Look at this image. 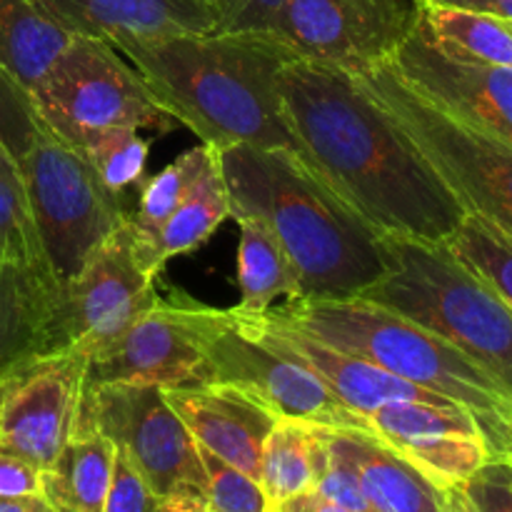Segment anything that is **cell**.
<instances>
[{"label":"cell","instance_id":"obj_17","mask_svg":"<svg viewBox=\"0 0 512 512\" xmlns=\"http://www.w3.org/2000/svg\"><path fill=\"white\" fill-rule=\"evenodd\" d=\"M195 443L260 480L263 450L280 415L250 390L230 383L165 390Z\"/></svg>","mask_w":512,"mask_h":512},{"label":"cell","instance_id":"obj_6","mask_svg":"<svg viewBox=\"0 0 512 512\" xmlns=\"http://www.w3.org/2000/svg\"><path fill=\"white\" fill-rule=\"evenodd\" d=\"M365 90L398 120L428 163L438 170L468 215L512 238V148L470 128L415 93L393 65L353 73Z\"/></svg>","mask_w":512,"mask_h":512},{"label":"cell","instance_id":"obj_5","mask_svg":"<svg viewBox=\"0 0 512 512\" xmlns=\"http://www.w3.org/2000/svg\"><path fill=\"white\" fill-rule=\"evenodd\" d=\"M388 273L360 298L405 315L468 355L512 395V310L448 245L383 238Z\"/></svg>","mask_w":512,"mask_h":512},{"label":"cell","instance_id":"obj_26","mask_svg":"<svg viewBox=\"0 0 512 512\" xmlns=\"http://www.w3.org/2000/svg\"><path fill=\"white\" fill-rule=\"evenodd\" d=\"M423 20L440 48L475 63L512 68V23L475 10L425 5Z\"/></svg>","mask_w":512,"mask_h":512},{"label":"cell","instance_id":"obj_11","mask_svg":"<svg viewBox=\"0 0 512 512\" xmlns=\"http://www.w3.org/2000/svg\"><path fill=\"white\" fill-rule=\"evenodd\" d=\"M423 10V0H283L268 33L295 58L365 73L393 60Z\"/></svg>","mask_w":512,"mask_h":512},{"label":"cell","instance_id":"obj_2","mask_svg":"<svg viewBox=\"0 0 512 512\" xmlns=\"http://www.w3.org/2000/svg\"><path fill=\"white\" fill-rule=\"evenodd\" d=\"M113 48L155 103L200 143L288 150L308 165L280 100V75L295 53L270 33H173L128 38Z\"/></svg>","mask_w":512,"mask_h":512},{"label":"cell","instance_id":"obj_10","mask_svg":"<svg viewBox=\"0 0 512 512\" xmlns=\"http://www.w3.org/2000/svg\"><path fill=\"white\" fill-rule=\"evenodd\" d=\"M233 318V308L155 300L123 333L88 353L85 383H135L185 388L210 383L208 345Z\"/></svg>","mask_w":512,"mask_h":512},{"label":"cell","instance_id":"obj_29","mask_svg":"<svg viewBox=\"0 0 512 512\" xmlns=\"http://www.w3.org/2000/svg\"><path fill=\"white\" fill-rule=\"evenodd\" d=\"M448 250L500 295L512 310V238L478 215H465L450 235Z\"/></svg>","mask_w":512,"mask_h":512},{"label":"cell","instance_id":"obj_28","mask_svg":"<svg viewBox=\"0 0 512 512\" xmlns=\"http://www.w3.org/2000/svg\"><path fill=\"white\" fill-rule=\"evenodd\" d=\"M215 155H218V150L200 143L195 148L185 150L173 163L165 165L158 175H153V178L140 185L138 208L128 213L135 248H145L155 238L160 225L183 203L188 190L203 175V170L213 163Z\"/></svg>","mask_w":512,"mask_h":512},{"label":"cell","instance_id":"obj_9","mask_svg":"<svg viewBox=\"0 0 512 512\" xmlns=\"http://www.w3.org/2000/svg\"><path fill=\"white\" fill-rule=\"evenodd\" d=\"M75 433L108 438L160 500L175 493L203 495L198 443L158 385H88L80 395Z\"/></svg>","mask_w":512,"mask_h":512},{"label":"cell","instance_id":"obj_4","mask_svg":"<svg viewBox=\"0 0 512 512\" xmlns=\"http://www.w3.org/2000/svg\"><path fill=\"white\" fill-rule=\"evenodd\" d=\"M268 313L343 353L358 355L463 405L483 428L490 458L512 463V395L433 330L365 298L288 300Z\"/></svg>","mask_w":512,"mask_h":512},{"label":"cell","instance_id":"obj_21","mask_svg":"<svg viewBox=\"0 0 512 512\" xmlns=\"http://www.w3.org/2000/svg\"><path fill=\"white\" fill-rule=\"evenodd\" d=\"M230 218V198L228 188H225L223 170H220V160L215 155L213 163L203 170L183 203L173 210L168 220L160 225L155 238L150 240L145 248H135V258H138L140 268L158 278L165 263L178 255H188L198 250L200 245L208 243L210 235L223 225V220ZM135 245V243H133Z\"/></svg>","mask_w":512,"mask_h":512},{"label":"cell","instance_id":"obj_38","mask_svg":"<svg viewBox=\"0 0 512 512\" xmlns=\"http://www.w3.org/2000/svg\"><path fill=\"white\" fill-rule=\"evenodd\" d=\"M425 5H443V8L475 10V13L498 15L512 23V0H423Z\"/></svg>","mask_w":512,"mask_h":512},{"label":"cell","instance_id":"obj_41","mask_svg":"<svg viewBox=\"0 0 512 512\" xmlns=\"http://www.w3.org/2000/svg\"><path fill=\"white\" fill-rule=\"evenodd\" d=\"M443 512H473V510H470L463 490L450 488V490H445V510Z\"/></svg>","mask_w":512,"mask_h":512},{"label":"cell","instance_id":"obj_34","mask_svg":"<svg viewBox=\"0 0 512 512\" xmlns=\"http://www.w3.org/2000/svg\"><path fill=\"white\" fill-rule=\"evenodd\" d=\"M218 33H268L283 0H198Z\"/></svg>","mask_w":512,"mask_h":512},{"label":"cell","instance_id":"obj_32","mask_svg":"<svg viewBox=\"0 0 512 512\" xmlns=\"http://www.w3.org/2000/svg\"><path fill=\"white\" fill-rule=\"evenodd\" d=\"M40 130H43V123L35 113L30 95L0 68V143L15 158H23Z\"/></svg>","mask_w":512,"mask_h":512},{"label":"cell","instance_id":"obj_8","mask_svg":"<svg viewBox=\"0 0 512 512\" xmlns=\"http://www.w3.org/2000/svg\"><path fill=\"white\" fill-rule=\"evenodd\" d=\"M18 163L50 273L63 288L85 258L128 220V210L120 195L100 183L85 155L50 130H40Z\"/></svg>","mask_w":512,"mask_h":512},{"label":"cell","instance_id":"obj_40","mask_svg":"<svg viewBox=\"0 0 512 512\" xmlns=\"http://www.w3.org/2000/svg\"><path fill=\"white\" fill-rule=\"evenodd\" d=\"M0 512H53L40 495H23V498H0Z\"/></svg>","mask_w":512,"mask_h":512},{"label":"cell","instance_id":"obj_15","mask_svg":"<svg viewBox=\"0 0 512 512\" xmlns=\"http://www.w3.org/2000/svg\"><path fill=\"white\" fill-rule=\"evenodd\" d=\"M390 65L425 100L512 148V68L448 53L423 18Z\"/></svg>","mask_w":512,"mask_h":512},{"label":"cell","instance_id":"obj_22","mask_svg":"<svg viewBox=\"0 0 512 512\" xmlns=\"http://www.w3.org/2000/svg\"><path fill=\"white\" fill-rule=\"evenodd\" d=\"M115 445L100 433H75L58 458L40 470V498L53 512H103Z\"/></svg>","mask_w":512,"mask_h":512},{"label":"cell","instance_id":"obj_27","mask_svg":"<svg viewBox=\"0 0 512 512\" xmlns=\"http://www.w3.org/2000/svg\"><path fill=\"white\" fill-rule=\"evenodd\" d=\"M260 485L270 505L285 503L315 485V425L280 418L263 450Z\"/></svg>","mask_w":512,"mask_h":512},{"label":"cell","instance_id":"obj_39","mask_svg":"<svg viewBox=\"0 0 512 512\" xmlns=\"http://www.w3.org/2000/svg\"><path fill=\"white\" fill-rule=\"evenodd\" d=\"M160 512H215L200 493H175L160 500Z\"/></svg>","mask_w":512,"mask_h":512},{"label":"cell","instance_id":"obj_12","mask_svg":"<svg viewBox=\"0 0 512 512\" xmlns=\"http://www.w3.org/2000/svg\"><path fill=\"white\" fill-rule=\"evenodd\" d=\"M155 300V280L140 268L133 228L125 220L60 288L50 323L48 355L63 350L93 353L123 333Z\"/></svg>","mask_w":512,"mask_h":512},{"label":"cell","instance_id":"obj_19","mask_svg":"<svg viewBox=\"0 0 512 512\" xmlns=\"http://www.w3.org/2000/svg\"><path fill=\"white\" fill-rule=\"evenodd\" d=\"M323 435L330 448L348 460L365 498L378 512L445 510V490L373 433L323 428Z\"/></svg>","mask_w":512,"mask_h":512},{"label":"cell","instance_id":"obj_36","mask_svg":"<svg viewBox=\"0 0 512 512\" xmlns=\"http://www.w3.org/2000/svg\"><path fill=\"white\" fill-rule=\"evenodd\" d=\"M40 495V468L0 448V498Z\"/></svg>","mask_w":512,"mask_h":512},{"label":"cell","instance_id":"obj_25","mask_svg":"<svg viewBox=\"0 0 512 512\" xmlns=\"http://www.w3.org/2000/svg\"><path fill=\"white\" fill-rule=\"evenodd\" d=\"M0 258L38 278L55 293L60 290L40 245L23 170L18 158L3 143H0Z\"/></svg>","mask_w":512,"mask_h":512},{"label":"cell","instance_id":"obj_7","mask_svg":"<svg viewBox=\"0 0 512 512\" xmlns=\"http://www.w3.org/2000/svg\"><path fill=\"white\" fill-rule=\"evenodd\" d=\"M30 100L43 128L75 150L108 128L163 135L178 125L155 103L133 65L108 40L90 35H70Z\"/></svg>","mask_w":512,"mask_h":512},{"label":"cell","instance_id":"obj_37","mask_svg":"<svg viewBox=\"0 0 512 512\" xmlns=\"http://www.w3.org/2000/svg\"><path fill=\"white\" fill-rule=\"evenodd\" d=\"M268 512H350L340 505L330 503L323 495L315 493V490H308V493H300L295 498L285 500V503L270 505Z\"/></svg>","mask_w":512,"mask_h":512},{"label":"cell","instance_id":"obj_16","mask_svg":"<svg viewBox=\"0 0 512 512\" xmlns=\"http://www.w3.org/2000/svg\"><path fill=\"white\" fill-rule=\"evenodd\" d=\"M235 310H238L240 325L255 340H260L270 350L295 360V363L308 368L313 375H318L333 390V395L340 403L348 405L353 413L363 415L365 420L380 405L395 403V400L458 405L453 400L443 398V395L430 393V390L420 388V385L408 383V380L398 378V375L388 373V370L378 368V365L368 363V360L358 358V355L343 353V350L333 348V345L323 343V340L313 338V335L303 333V330L293 328V325L280 323L268 310L265 313H245L240 308Z\"/></svg>","mask_w":512,"mask_h":512},{"label":"cell","instance_id":"obj_18","mask_svg":"<svg viewBox=\"0 0 512 512\" xmlns=\"http://www.w3.org/2000/svg\"><path fill=\"white\" fill-rule=\"evenodd\" d=\"M70 35H90L110 45L128 38L210 33L215 20L198 0H33Z\"/></svg>","mask_w":512,"mask_h":512},{"label":"cell","instance_id":"obj_13","mask_svg":"<svg viewBox=\"0 0 512 512\" xmlns=\"http://www.w3.org/2000/svg\"><path fill=\"white\" fill-rule=\"evenodd\" d=\"M208 370L210 383H230L250 390L280 418L370 433L368 420L340 403L318 375L255 340L240 325L235 308L230 323L210 340Z\"/></svg>","mask_w":512,"mask_h":512},{"label":"cell","instance_id":"obj_24","mask_svg":"<svg viewBox=\"0 0 512 512\" xmlns=\"http://www.w3.org/2000/svg\"><path fill=\"white\" fill-rule=\"evenodd\" d=\"M240 225L238 283L245 313H265L278 298L298 300L300 280L273 230L255 218H235Z\"/></svg>","mask_w":512,"mask_h":512},{"label":"cell","instance_id":"obj_14","mask_svg":"<svg viewBox=\"0 0 512 512\" xmlns=\"http://www.w3.org/2000/svg\"><path fill=\"white\" fill-rule=\"evenodd\" d=\"M88 355H43L0 380V448L45 470L73 438Z\"/></svg>","mask_w":512,"mask_h":512},{"label":"cell","instance_id":"obj_31","mask_svg":"<svg viewBox=\"0 0 512 512\" xmlns=\"http://www.w3.org/2000/svg\"><path fill=\"white\" fill-rule=\"evenodd\" d=\"M200 448V445H198ZM200 460L205 470L203 498L215 512H268L270 503L260 480L235 465L225 463L210 450L200 448Z\"/></svg>","mask_w":512,"mask_h":512},{"label":"cell","instance_id":"obj_30","mask_svg":"<svg viewBox=\"0 0 512 512\" xmlns=\"http://www.w3.org/2000/svg\"><path fill=\"white\" fill-rule=\"evenodd\" d=\"M100 183L110 193L123 198L125 190L145 183V165L150 155V140L138 128H108L95 133L80 148Z\"/></svg>","mask_w":512,"mask_h":512},{"label":"cell","instance_id":"obj_1","mask_svg":"<svg viewBox=\"0 0 512 512\" xmlns=\"http://www.w3.org/2000/svg\"><path fill=\"white\" fill-rule=\"evenodd\" d=\"M280 100L310 170L365 223L383 238L448 243L468 213L353 73L295 58L280 75Z\"/></svg>","mask_w":512,"mask_h":512},{"label":"cell","instance_id":"obj_20","mask_svg":"<svg viewBox=\"0 0 512 512\" xmlns=\"http://www.w3.org/2000/svg\"><path fill=\"white\" fill-rule=\"evenodd\" d=\"M58 293L0 258V380L48 355Z\"/></svg>","mask_w":512,"mask_h":512},{"label":"cell","instance_id":"obj_33","mask_svg":"<svg viewBox=\"0 0 512 512\" xmlns=\"http://www.w3.org/2000/svg\"><path fill=\"white\" fill-rule=\"evenodd\" d=\"M460 490L473 512H512V463L490 458Z\"/></svg>","mask_w":512,"mask_h":512},{"label":"cell","instance_id":"obj_3","mask_svg":"<svg viewBox=\"0 0 512 512\" xmlns=\"http://www.w3.org/2000/svg\"><path fill=\"white\" fill-rule=\"evenodd\" d=\"M230 218L273 230L300 280L298 300L360 298L388 273L383 235L288 150H218Z\"/></svg>","mask_w":512,"mask_h":512},{"label":"cell","instance_id":"obj_23","mask_svg":"<svg viewBox=\"0 0 512 512\" xmlns=\"http://www.w3.org/2000/svg\"><path fill=\"white\" fill-rule=\"evenodd\" d=\"M68 40L33 0H0V68L28 95Z\"/></svg>","mask_w":512,"mask_h":512},{"label":"cell","instance_id":"obj_35","mask_svg":"<svg viewBox=\"0 0 512 512\" xmlns=\"http://www.w3.org/2000/svg\"><path fill=\"white\" fill-rule=\"evenodd\" d=\"M103 512H160V498L123 453L115 450L113 478Z\"/></svg>","mask_w":512,"mask_h":512}]
</instances>
